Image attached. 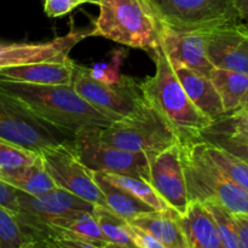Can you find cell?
I'll use <instances>...</instances> for the list:
<instances>
[{
  "mask_svg": "<svg viewBox=\"0 0 248 248\" xmlns=\"http://www.w3.org/2000/svg\"><path fill=\"white\" fill-rule=\"evenodd\" d=\"M99 137L120 149L145 154H155L181 142L171 125L148 102L131 115L101 127Z\"/></svg>",
  "mask_w": 248,
  "mask_h": 248,
  "instance_id": "obj_5",
  "label": "cell"
},
{
  "mask_svg": "<svg viewBox=\"0 0 248 248\" xmlns=\"http://www.w3.org/2000/svg\"><path fill=\"white\" fill-rule=\"evenodd\" d=\"M94 36L153 52L161 41L162 23L152 0H101Z\"/></svg>",
  "mask_w": 248,
  "mask_h": 248,
  "instance_id": "obj_3",
  "label": "cell"
},
{
  "mask_svg": "<svg viewBox=\"0 0 248 248\" xmlns=\"http://www.w3.org/2000/svg\"><path fill=\"white\" fill-rule=\"evenodd\" d=\"M75 62L44 61L29 64L1 68L0 80L31 85H70L73 82Z\"/></svg>",
  "mask_w": 248,
  "mask_h": 248,
  "instance_id": "obj_16",
  "label": "cell"
},
{
  "mask_svg": "<svg viewBox=\"0 0 248 248\" xmlns=\"http://www.w3.org/2000/svg\"><path fill=\"white\" fill-rule=\"evenodd\" d=\"M232 219L239 240V248H248V215L232 213Z\"/></svg>",
  "mask_w": 248,
  "mask_h": 248,
  "instance_id": "obj_36",
  "label": "cell"
},
{
  "mask_svg": "<svg viewBox=\"0 0 248 248\" xmlns=\"http://www.w3.org/2000/svg\"><path fill=\"white\" fill-rule=\"evenodd\" d=\"M0 91L21 102L45 123L74 136L91 126L106 127L113 119L85 101L73 85H31L0 80Z\"/></svg>",
  "mask_w": 248,
  "mask_h": 248,
  "instance_id": "obj_1",
  "label": "cell"
},
{
  "mask_svg": "<svg viewBox=\"0 0 248 248\" xmlns=\"http://www.w3.org/2000/svg\"><path fill=\"white\" fill-rule=\"evenodd\" d=\"M0 137L38 154L60 143L74 140V136L45 123L21 102L2 91H0Z\"/></svg>",
  "mask_w": 248,
  "mask_h": 248,
  "instance_id": "obj_7",
  "label": "cell"
},
{
  "mask_svg": "<svg viewBox=\"0 0 248 248\" xmlns=\"http://www.w3.org/2000/svg\"><path fill=\"white\" fill-rule=\"evenodd\" d=\"M101 0H45L44 11L48 17H61L69 14L72 10L81 4H96L99 5Z\"/></svg>",
  "mask_w": 248,
  "mask_h": 248,
  "instance_id": "obj_33",
  "label": "cell"
},
{
  "mask_svg": "<svg viewBox=\"0 0 248 248\" xmlns=\"http://www.w3.org/2000/svg\"><path fill=\"white\" fill-rule=\"evenodd\" d=\"M0 181L29 195H40L57 188L50 174L46 172L41 156L33 165L15 171L2 172L0 173Z\"/></svg>",
  "mask_w": 248,
  "mask_h": 248,
  "instance_id": "obj_23",
  "label": "cell"
},
{
  "mask_svg": "<svg viewBox=\"0 0 248 248\" xmlns=\"http://www.w3.org/2000/svg\"><path fill=\"white\" fill-rule=\"evenodd\" d=\"M211 125L248 132V103L242 106L241 108L232 111V113L224 114L223 116L218 118L217 120L212 121Z\"/></svg>",
  "mask_w": 248,
  "mask_h": 248,
  "instance_id": "obj_32",
  "label": "cell"
},
{
  "mask_svg": "<svg viewBox=\"0 0 248 248\" xmlns=\"http://www.w3.org/2000/svg\"><path fill=\"white\" fill-rule=\"evenodd\" d=\"M92 215L96 218L102 232L111 247L135 248L127 230V220L108 208L94 205Z\"/></svg>",
  "mask_w": 248,
  "mask_h": 248,
  "instance_id": "obj_25",
  "label": "cell"
},
{
  "mask_svg": "<svg viewBox=\"0 0 248 248\" xmlns=\"http://www.w3.org/2000/svg\"><path fill=\"white\" fill-rule=\"evenodd\" d=\"M210 211L216 224L218 236L222 242L223 248H239V240H237L236 230H235L232 212L223 207L222 205L212 201L203 202Z\"/></svg>",
  "mask_w": 248,
  "mask_h": 248,
  "instance_id": "obj_29",
  "label": "cell"
},
{
  "mask_svg": "<svg viewBox=\"0 0 248 248\" xmlns=\"http://www.w3.org/2000/svg\"><path fill=\"white\" fill-rule=\"evenodd\" d=\"M210 78L217 89L225 114L248 103V75L232 70L213 68Z\"/></svg>",
  "mask_w": 248,
  "mask_h": 248,
  "instance_id": "obj_20",
  "label": "cell"
},
{
  "mask_svg": "<svg viewBox=\"0 0 248 248\" xmlns=\"http://www.w3.org/2000/svg\"><path fill=\"white\" fill-rule=\"evenodd\" d=\"M17 199L19 205L18 213L43 219L57 217L73 211L92 212L94 206L60 186L40 195H29L17 190Z\"/></svg>",
  "mask_w": 248,
  "mask_h": 248,
  "instance_id": "obj_15",
  "label": "cell"
},
{
  "mask_svg": "<svg viewBox=\"0 0 248 248\" xmlns=\"http://www.w3.org/2000/svg\"><path fill=\"white\" fill-rule=\"evenodd\" d=\"M89 36H94L93 26L89 29H75L72 27L65 35L43 43L0 45V69L44 61H67L69 60L70 51Z\"/></svg>",
  "mask_w": 248,
  "mask_h": 248,
  "instance_id": "obj_12",
  "label": "cell"
},
{
  "mask_svg": "<svg viewBox=\"0 0 248 248\" xmlns=\"http://www.w3.org/2000/svg\"><path fill=\"white\" fill-rule=\"evenodd\" d=\"M162 24L178 31H208L239 21L236 0H152Z\"/></svg>",
  "mask_w": 248,
  "mask_h": 248,
  "instance_id": "obj_8",
  "label": "cell"
},
{
  "mask_svg": "<svg viewBox=\"0 0 248 248\" xmlns=\"http://www.w3.org/2000/svg\"><path fill=\"white\" fill-rule=\"evenodd\" d=\"M202 154L234 183L248 193V162L224 148L203 138L195 140Z\"/></svg>",
  "mask_w": 248,
  "mask_h": 248,
  "instance_id": "obj_21",
  "label": "cell"
},
{
  "mask_svg": "<svg viewBox=\"0 0 248 248\" xmlns=\"http://www.w3.org/2000/svg\"><path fill=\"white\" fill-rule=\"evenodd\" d=\"M125 52L123 50H115L108 62L94 63L89 68V73L94 80L106 84H113L120 79V67L123 63Z\"/></svg>",
  "mask_w": 248,
  "mask_h": 248,
  "instance_id": "obj_31",
  "label": "cell"
},
{
  "mask_svg": "<svg viewBox=\"0 0 248 248\" xmlns=\"http://www.w3.org/2000/svg\"><path fill=\"white\" fill-rule=\"evenodd\" d=\"M160 44L173 67L183 65L206 75L215 68L207 55V31H178L162 24Z\"/></svg>",
  "mask_w": 248,
  "mask_h": 248,
  "instance_id": "obj_14",
  "label": "cell"
},
{
  "mask_svg": "<svg viewBox=\"0 0 248 248\" xmlns=\"http://www.w3.org/2000/svg\"><path fill=\"white\" fill-rule=\"evenodd\" d=\"M101 174L111 184L121 189H125L126 191L131 193L133 196H136L140 201L149 205L154 210H169V208H171L169 203L155 190V188L148 179L119 173H104V172H101Z\"/></svg>",
  "mask_w": 248,
  "mask_h": 248,
  "instance_id": "obj_24",
  "label": "cell"
},
{
  "mask_svg": "<svg viewBox=\"0 0 248 248\" xmlns=\"http://www.w3.org/2000/svg\"><path fill=\"white\" fill-rule=\"evenodd\" d=\"M40 154L0 137V173L33 165Z\"/></svg>",
  "mask_w": 248,
  "mask_h": 248,
  "instance_id": "obj_28",
  "label": "cell"
},
{
  "mask_svg": "<svg viewBox=\"0 0 248 248\" xmlns=\"http://www.w3.org/2000/svg\"><path fill=\"white\" fill-rule=\"evenodd\" d=\"M45 220L52 223V224L65 228V229L72 230V232H78V234L84 235V236L99 240V241L108 242L106 237H104L96 218L93 217L92 212H89V211H73V212L57 216V217L47 218Z\"/></svg>",
  "mask_w": 248,
  "mask_h": 248,
  "instance_id": "obj_27",
  "label": "cell"
},
{
  "mask_svg": "<svg viewBox=\"0 0 248 248\" xmlns=\"http://www.w3.org/2000/svg\"><path fill=\"white\" fill-rule=\"evenodd\" d=\"M72 85L85 101L114 121L131 115L147 103L140 82L124 74L118 81L106 84L94 80L89 68L75 63Z\"/></svg>",
  "mask_w": 248,
  "mask_h": 248,
  "instance_id": "obj_6",
  "label": "cell"
},
{
  "mask_svg": "<svg viewBox=\"0 0 248 248\" xmlns=\"http://www.w3.org/2000/svg\"><path fill=\"white\" fill-rule=\"evenodd\" d=\"M200 138L207 140L248 162V132L210 125Z\"/></svg>",
  "mask_w": 248,
  "mask_h": 248,
  "instance_id": "obj_26",
  "label": "cell"
},
{
  "mask_svg": "<svg viewBox=\"0 0 248 248\" xmlns=\"http://www.w3.org/2000/svg\"><path fill=\"white\" fill-rule=\"evenodd\" d=\"M91 172L94 182L98 186L101 193L103 194L107 207L110 208L113 212L123 217L124 219L130 220L135 218L136 216L154 211V208L140 201V199L133 196L132 194L126 191L125 189L119 188V186H114L110 182L107 181L102 176L101 172L92 171V170Z\"/></svg>",
  "mask_w": 248,
  "mask_h": 248,
  "instance_id": "obj_22",
  "label": "cell"
},
{
  "mask_svg": "<svg viewBox=\"0 0 248 248\" xmlns=\"http://www.w3.org/2000/svg\"><path fill=\"white\" fill-rule=\"evenodd\" d=\"M127 230L132 240L133 246L136 248H164L156 239L152 236L148 232L135 224L127 222Z\"/></svg>",
  "mask_w": 248,
  "mask_h": 248,
  "instance_id": "obj_34",
  "label": "cell"
},
{
  "mask_svg": "<svg viewBox=\"0 0 248 248\" xmlns=\"http://www.w3.org/2000/svg\"><path fill=\"white\" fill-rule=\"evenodd\" d=\"M239 21L248 27V0H236Z\"/></svg>",
  "mask_w": 248,
  "mask_h": 248,
  "instance_id": "obj_37",
  "label": "cell"
},
{
  "mask_svg": "<svg viewBox=\"0 0 248 248\" xmlns=\"http://www.w3.org/2000/svg\"><path fill=\"white\" fill-rule=\"evenodd\" d=\"M101 127L91 126L74 135L73 145L85 166L96 172L140 177L149 181L152 154L132 153L109 144L99 137Z\"/></svg>",
  "mask_w": 248,
  "mask_h": 248,
  "instance_id": "obj_9",
  "label": "cell"
},
{
  "mask_svg": "<svg viewBox=\"0 0 248 248\" xmlns=\"http://www.w3.org/2000/svg\"><path fill=\"white\" fill-rule=\"evenodd\" d=\"M149 182L170 207L179 215L186 212L190 199L184 176L181 142L150 155Z\"/></svg>",
  "mask_w": 248,
  "mask_h": 248,
  "instance_id": "obj_11",
  "label": "cell"
},
{
  "mask_svg": "<svg viewBox=\"0 0 248 248\" xmlns=\"http://www.w3.org/2000/svg\"><path fill=\"white\" fill-rule=\"evenodd\" d=\"M182 161L190 201L217 202L232 213L248 215V193L223 174L205 155L195 140L181 142Z\"/></svg>",
  "mask_w": 248,
  "mask_h": 248,
  "instance_id": "obj_4",
  "label": "cell"
},
{
  "mask_svg": "<svg viewBox=\"0 0 248 248\" xmlns=\"http://www.w3.org/2000/svg\"><path fill=\"white\" fill-rule=\"evenodd\" d=\"M207 55L215 68L248 75V27L234 22L208 31Z\"/></svg>",
  "mask_w": 248,
  "mask_h": 248,
  "instance_id": "obj_13",
  "label": "cell"
},
{
  "mask_svg": "<svg viewBox=\"0 0 248 248\" xmlns=\"http://www.w3.org/2000/svg\"><path fill=\"white\" fill-rule=\"evenodd\" d=\"M179 81L194 104L212 121L225 114L222 99L213 85L210 75L202 74L190 68L174 67Z\"/></svg>",
  "mask_w": 248,
  "mask_h": 248,
  "instance_id": "obj_18",
  "label": "cell"
},
{
  "mask_svg": "<svg viewBox=\"0 0 248 248\" xmlns=\"http://www.w3.org/2000/svg\"><path fill=\"white\" fill-rule=\"evenodd\" d=\"M176 219L188 248H223L212 216L202 201H190L186 212H177Z\"/></svg>",
  "mask_w": 248,
  "mask_h": 248,
  "instance_id": "obj_17",
  "label": "cell"
},
{
  "mask_svg": "<svg viewBox=\"0 0 248 248\" xmlns=\"http://www.w3.org/2000/svg\"><path fill=\"white\" fill-rule=\"evenodd\" d=\"M0 206L6 208L14 216H17V213L19 212L17 189L12 188L2 181H0Z\"/></svg>",
  "mask_w": 248,
  "mask_h": 248,
  "instance_id": "obj_35",
  "label": "cell"
},
{
  "mask_svg": "<svg viewBox=\"0 0 248 248\" xmlns=\"http://www.w3.org/2000/svg\"><path fill=\"white\" fill-rule=\"evenodd\" d=\"M44 167L56 186L75 194L92 205L107 206L103 194L74 149L73 142L56 144L40 153Z\"/></svg>",
  "mask_w": 248,
  "mask_h": 248,
  "instance_id": "obj_10",
  "label": "cell"
},
{
  "mask_svg": "<svg viewBox=\"0 0 248 248\" xmlns=\"http://www.w3.org/2000/svg\"><path fill=\"white\" fill-rule=\"evenodd\" d=\"M176 216L177 211L173 208L154 210L136 216L127 222L149 232L164 248H188Z\"/></svg>",
  "mask_w": 248,
  "mask_h": 248,
  "instance_id": "obj_19",
  "label": "cell"
},
{
  "mask_svg": "<svg viewBox=\"0 0 248 248\" xmlns=\"http://www.w3.org/2000/svg\"><path fill=\"white\" fill-rule=\"evenodd\" d=\"M31 242L16 216L0 206V248H29Z\"/></svg>",
  "mask_w": 248,
  "mask_h": 248,
  "instance_id": "obj_30",
  "label": "cell"
},
{
  "mask_svg": "<svg viewBox=\"0 0 248 248\" xmlns=\"http://www.w3.org/2000/svg\"><path fill=\"white\" fill-rule=\"evenodd\" d=\"M155 74L140 81L144 98L171 125L181 142L199 140L212 119L191 102L161 44L153 51Z\"/></svg>",
  "mask_w": 248,
  "mask_h": 248,
  "instance_id": "obj_2",
  "label": "cell"
}]
</instances>
